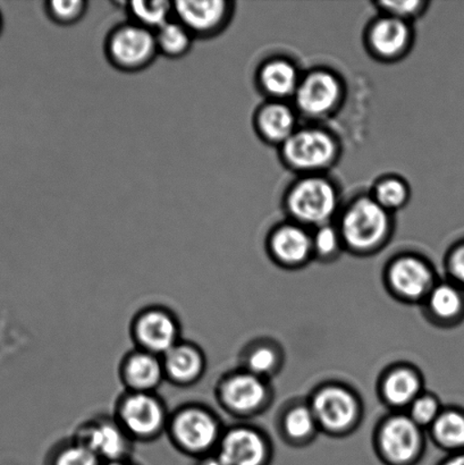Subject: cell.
Listing matches in <instances>:
<instances>
[{
    "label": "cell",
    "mask_w": 464,
    "mask_h": 465,
    "mask_svg": "<svg viewBox=\"0 0 464 465\" xmlns=\"http://www.w3.org/2000/svg\"><path fill=\"white\" fill-rule=\"evenodd\" d=\"M224 430L215 410L202 402H186L171 411L165 436L177 452L199 461L216 453Z\"/></svg>",
    "instance_id": "cell-1"
},
{
    "label": "cell",
    "mask_w": 464,
    "mask_h": 465,
    "mask_svg": "<svg viewBox=\"0 0 464 465\" xmlns=\"http://www.w3.org/2000/svg\"><path fill=\"white\" fill-rule=\"evenodd\" d=\"M113 416L135 444H150L166 435L171 410L158 393L124 391L115 401Z\"/></svg>",
    "instance_id": "cell-2"
},
{
    "label": "cell",
    "mask_w": 464,
    "mask_h": 465,
    "mask_svg": "<svg viewBox=\"0 0 464 465\" xmlns=\"http://www.w3.org/2000/svg\"><path fill=\"white\" fill-rule=\"evenodd\" d=\"M130 337L134 348L163 357L183 340V327L174 310L163 304H149L132 317Z\"/></svg>",
    "instance_id": "cell-3"
},
{
    "label": "cell",
    "mask_w": 464,
    "mask_h": 465,
    "mask_svg": "<svg viewBox=\"0 0 464 465\" xmlns=\"http://www.w3.org/2000/svg\"><path fill=\"white\" fill-rule=\"evenodd\" d=\"M390 229V212L374 198L362 197L345 211L340 234L350 248L368 251L379 246L388 236Z\"/></svg>",
    "instance_id": "cell-4"
},
{
    "label": "cell",
    "mask_w": 464,
    "mask_h": 465,
    "mask_svg": "<svg viewBox=\"0 0 464 465\" xmlns=\"http://www.w3.org/2000/svg\"><path fill=\"white\" fill-rule=\"evenodd\" d=\"M73 437L103 464L133 459L135 443L113 414H97L76 427Z\"/></svg>",
    "instance_id": "cell-5"
},
{
    "label": "cell",
    "mask_w": 464,
    "mask_h": 465,
    "mask_svg": "<svg viewBox=\"0 0 464 465\" xmlns=\"http://www.w3.org/2000/svg\"><path fill=\"white\" fill-rule=\"evenodd\" d=\"M286 206L298 222L321 227L338 211V191L324 177L308 176L292 186Z\"/></svg>",
    "instance_id": "cell-6"
},
{
    "label": "cell",
    "mask_w": 464,
    "mask_h": 465,
    "mask_svg": "<svg viewBox=\"0 0 464 465\" xmlns=\"http://www.w3.org/2000/svg\"><path fill=\"white\" fill-rule=\"evenodd\" d=\"M104 48L109 62L125 72L143 70L158 54L154 32L131 21L111 32Z\"/></svg>",
    "instance_id": "cell-7"
},
{
    "label": "cell",
    "mask_w": 464,
    "mask_h": 465,
    "mask_svg": "<svg viewBox=\"0 0 464 465\" xmlns=\"http://www.w3.org/2000/svg\"><path fill=\"white\" fill-rule=\"evenodd\" d=\"M216 402L234 417H247L265 402L267 387L262 378L247 371L226 372L216 382Z\"/></svg>",
    "instance_id": "cell-8"
},
{
    "label": "cell",
    "mask_w": 464,
    "mask_h": 465,
    "mask_svg": "<svg viewBox=\"0 0 464 465\" xmlns=\"http://www.w3.org/2000/svg\"><path fill=\"white\" fill-rule=\"evenodd\" d=\"M281 147L285 162L301 172L325 170L335 162L339 149L333 136L320 129L295 131Z\"/></svg>",
    "instance_id": "cell-9"
},
{
    "label": "cell",
    "mask_w": 464,
    "mask_h": 465,
    "mask_svg": "<svg viewBox=\"0 0 464 465\" xmlns=\"http://www.w3.org/2000/svg\"><path fill=\"white\" fill-rule=\"evenodd\" d=\"M233 14V3L226 0H177L174 17L194 39H209L225 29Z\"/></svg>",
    "instance_id": "cell-10"
},
{
    "label": "cell",
    "mask_w": 464,
    "mask_h": 465,
    "mask_svg": "<svg viewBox=\"0 0 464 465\" xmlns=\"http://www.w3.org/2000/svg\"><path fill=\"white\" fill-rule=\"evenodd\" d=\"M295 103L308 117L320 118L333 112L342 97V84L333 73L315 71L300 81Z\"/></svg>",
    "instance_id": "cell-11"
},
{
    "label": "cell",
    "mask_w": 464,
    "mask_h": 465,
    "mask_svg": "<svg viewBox=\"0 0 464 465\" xmlns=\"http://www.w3.org/2000/svg\"><path fill=\"white\" fill-rule=\"evenodd\" d=\"M162 359L166 382L179 389L193 387L206 375L207 354L195 341H180Z\"/></svg>",
    "instance_id": "cell-12"
},
{
    "label": "cell",
    "mask_w": 464,
    "mask_h": 465,
    "mask_svg": "<svg viewBox=\"0 0 464 465\" xmlns=\"http://www.w3.org/2000/svg\"><path fill=\"white\" fill-rule=\"evenodd\" d=\"M118 378L124 391L158 393L165 380L162 357L133 348L123 355Z\"/></svg>",
    "instance_id": "cell-13"
},
{
    "label": "cell",
    "mask_w": 464,
    "mask_h": 465,
    "mask_svg": "<svg viewBox=\"0 0 464 465\" xmlns=\"http://www.w3.org/2000/svg\"><path fill=\"white\" fill-rule=\"evenodd\" d=\"M380 453L390 465H410L421 450L420 426L411 418L394 417L381 428Z\"/></svg>",
    "instance_id": "cell-14"
},
{
    "label": "cell",
    "mask_w": 464,
    "mask_h": 465,
    "mask_svg": "<svg viewBox=\"0 0 464 465\" xmlns=\"http://www.w3.org/2000/svg\"><path fill=\"white\" fill-rule=\"evenodd\" d=\"M215 455L225 465H266L268 448L261 432L236 425L225 428Z\"/></svg>",
    "instance_id": "cell-15"
},
{
    "label": "cell",
    "mask_w": 464,
    "mask_h": 465,
    "mask_svg": "<svg viewBox=\"0 0 464 465\" xmlns=\"http://www.w3.org/2000/svg\"><path fill=\"white\" fill-rule=\"evenodd\" d=\"M317 422L330 430H343L356 420L358 404L350 391L341 387H326L312 402Z\"/></svg>",
    "instance_id": "cell-16"
},
{
    "label": "cell",
    "mask_w": 464,
    "mask_h": 465,
    "mask_svg": "<svg viewBox=\"0 0 464 465\" xmlns=\"http://www.w3.org/2000/svg\"><path fill=\"white\" fill-rule=\"evenodd\" d=\"M411 36V29L407 21L385 15L372 25L368 43L377 56L394 59L407 52Z\"/></svg>",
    "instance_id": "cell-17"
},
{
    "label": "cell",
    "mask_w": 464,
    "mask_h": 465,
    "mask_svg": "<svg viewBox=\"0 0 464 465\" xmlns=\"http://www.w3.org/2000/svg\"><path fill=\"white\" fill-rule=\"evenodd\" d=\"M429 266L416 257H402L390 268V282L393 289L409 299H417L429 291L431 282Z\"/></svg>",
    "instance_id": "cell-18"
},
{
    "label": "cell",
    "mask_w": 464,
    "mask_h": 465,
    "mask_svg": "<svg viewBox=\"0 0 464 465\" xmlns=\"http://www.w3.org/2000/svg\"><path fill=\"white\" fill-rule=\"evenodd\" d=\"M271 250L281 262L286 264L302 263L309 257L312 237L302 227L283 225L271 237Z\"/></svg>",
    "instance_id": "cell-19"
},
{
    "label": "cell",
    "mask_w": 464,
    "mask_h": 465,
    "mask_svg": "<svg viewBox=\"0 0 464 465\" xmlns=\"http://www.w3.org/2000/svg\"><path fill=\"white\" fill-rule=\"evenodd\" d=\"M295 115L289 106L281 103H271L259 109L256 126L259 134L268 143L283 144L294 134Z\"/></svg>",
    "instance_id": "cell-20"
},
{
    "label": "cell",
    "mask_w": 464,
    "mask_h": 465,
    "mask_svg": "<svg viewBox=\"0 0 464 465\" xmlns=\"http://www.w3.org/2000/svg\"><path fill=\"white\" fill-rule=\"evenodd\" d=\"M258 79L262 90L277 99L295 94L301 81L297 68L285 59H274L263 64Z\"/></svg>",
    "instance_id": "cell-21"
},
{
    "label": "cell",
    "mask_w": 464,
    "mask_h": 465,
    "mask_svg": "<svg viewBox=\"0 0 464 465\" xmlns=\"http://www.w3.org/2000/svg\"><path fill=\"white\" fill-rule=\"evenodd\" d=\"M126 8L131 22L153 32L174 18V2L168 0H133Z\"/></svg>",
    "instance_id": "cell-22"
},
{
    "label": "cell",
    "mask_w": 464,
    "mask_h": 465,
    "mask_svg": "<svg viewBox=\"0 0 464 465\" xmlns=\"http://www.w3.org/2000/svg\"><path fill=\"white\" fill-rule=\"evenodd\" d=\"M154 38H156L158 54L168 58L185 56L194 41L191 32L175 17L154 32Z\"/></svg>",
    "instance_id": "cell-23"
},
{
    "label": "cell",
    "mask_w": 464,
    "mask_h": 465,
    "mask_svg": "<svg viewBox=\"0 0 464 465\" xmlns=\"http://www.w3.org/2000/svg\"><path fill=\"white\" fill-rule=\"evenodd\" d=\"M43 465H103L85 446L70 436L56 441L45 453Z\"/></svg>",
    "instance_id": "cell-24"
},
{
    "label": "cell",
    "mask_w": 464,
    "mask_h": 465,
    "mask_svg": "<svg viewBox=\"0 0 464 465\" xmlns=\"http://www.w3.org/2000/svg\"><path fill=\"white\" fill-rule=\"evenodd\" d=\"M421 382L415 372L399 369L390 373L384 382L386 400L393 405L411 404L420 396Z\"/></svg>",
    "instance_id": "cell-25"
},
{
    "label": "cell",
    "mask_w": 464,
    "mask_h": 465,
    "mask_svg": "<svg viewBox=\"0 0 464 465\" xmlns=\"http://www.w3.org/2000/svg\"><path fill=\"white\" fill-rule=\"evenodd\" d=\"M434 436L443 448L464 450V414L459 411L440 413L433 423Z\"/></svg>",
    "instance_id": "cell-26"
},
{
    "label": "cell",
    "mask_w": 464,
    "mask_h": 465,
    "mask_svg": "<svg viewBox=\"0 0 464 465\" xmlns=\"http://www.w3.org/2000/svg\"><path fill=\"white\" fill-rule=\"evenodd\" d=\"M464 299L460 291L451 284H440L431 290L429 307L440 319H453L463 312Z\"/></svg>",
    "instance_id": "cell-27"
},
{
    "label": "cell",
    "mask_w": 464,
    "mask_h": 465,
    "mask_svg": "<svg viewBox=\"0 0 464 465\" xmlns=\"http://www.w3.org/2000/svg\"><path fill=\"white\" fill-rule=\"evenodd\" d=\"M377 203L386 211H395L407 203L409 198V189L406 182L397 179V177H389L376 185L374 197Z\"/></svg>",
    "instance_id": "cell-28"
},
{
    "label": "cell",
    "mask_w": 464,
    "mask_h": 465,
    "mask_svg": "<svg viewBox=\"0 0 464 465\" xmlns=\"http://www.w3.org/2000/svg\"><path fill=\"white\" fill-rule=\"evenodd\" d=\"M86 9L85 0H50L45 4V13L59 25H75L84 18Z\"/></svg>",
    "instance_id": "cell-29"
},
{
    "label": "cell",
    "mask_w": 464,
    "mask_h": 465,
    "mask_svg": "<svg viewBox=\"0 0 464 465\" xmlns=\"http://www.w3.org/2000/svg\"><path fill=\"white\" fill-rule=\"evenodd\" d=\"M316 417L311 409L298 407L285 418V430L293 439H306L316 428Z\"/></svg>",
    "instance_id": "cell-30"
},
{
    "label": "cell",
    "mask_w": 464,
    "mask_h": 465,
    "mask_svg": "<svg viewBox=\"0 0 464 465\" xmlns=\"http://www.w3.org/2000/svg\"><path fill=\"white\" fill-rule=\"evenodd\" d=\"M275 362L276 355L271 349L267 348V346H256L244 355V371L262 377V375L271 371Z\"/></svg>",
    "instance_id": "cell-31"
},
{
    "label": "cell",
    "mask_w": 464,
    "mask_h": 465,
    "mask_svg": "<svg viewBox=\"0 0 464 465\" xmlns=\"http://www.w3.org/2000/svg\"><path fill=\"white\" fill-rule=\"evenodd\" d=\"M439 401L433 396H418L411 403V419L418 426L434 423L439 416Z\"/></svg>",
    "instance_id": "cell-32"
},
{
    "label": "cell",
    "mask_w": 464,
    "mask_h": 465,
    "mask_svg": "<svg viewBox=\"0 0 464 465\" xmlns=\"http://www.w3.org/2000/svg\"><path fill=\"white\" fill-rule=\"evenodd\" d=\"M341 240L342 237H341L340 231L329 224L322 225L312 237L313 249L321 255H331L340 248Z\"/></svg>",
    "instance_id": "cell-33"
},
{
    "label": "cell",
    "mask_w": 464,
    "mask_h": 465,
    "mask_svg": "<svg viewBox=\"0 0 464 465\" xmlns=\"http://www.w3.org/2000/svg\"><path fill=\"white\" fill-rule=\"evenodd\" d=\"M380 6L386 13V15L400 18L407 21L415 17L425 8L426 4L422 2H383Z\"/></svg>",
    "instance_id": "cell-34"
},
{
    "label": "cell",
    "mask_w": 464,
    "mask_h": 465,
    "mask_svg": "<svg viewBox=\"0 0 464 465\" xmlns=\"http://www.w3.org/2000/svg\"><path fill=\"white\" fill-rule=\"evenodd\" d=\"M449 268L454 280L464 285V240L453 249L449 255Z\"/></svg>",
    "instance_id": "cell-35"
},
{
    "label": "cell",
    "mask_w": 464,
    "mask_h": 465,
    "mask_svg": "<svg viewBox=\"0 0 464 465\" xmlns=\"http://www.w3.org/2000/svg\"><path fill=\"white\" fill-rule=\"evenodd\" d=\"M440 465H464V452L454 454L453 457Z\"/></svg>",
    "instance_id": "cell-36"
},
{
    "label": "cell",
    "mask_w": 464,
    "mask_h": 465,
    "mask_svg": "<svg viewBox=\"0 0 464 465\" xmlns=\"http://www.w3.org/2000/svg\"><path fill=\"white\" fill-rule=\"evenodd\" d=\"M197 465H224V464H222L220 461V460L213 457V458H209V459L203 460V461L199 462Z\"/></svg>",
    "instance_id": "cell-37"
},
{
    "label": "cell",
    "mask_w": 464,
    "mask_h": 465,
    "mask_svg": "<svg viewBox=\"0 0 464 465\" xmlns=\"http://www.w3.org/2000/svg\"><path fill=\"white\" fill-rule=\"evenodd\" d=\"M103 465H140L138 462H135L133 459L124 460V461L112 462L106 463Z\"/></svg>",
    "instance_id": "cell-38"
},
{
    "label": "cell",
    "mask_w": 464,
    "mask_h": 465,
    "mask_svg": "<svg viewBox=\"0 0 464 465\" xmlns=\"http://www.w3.org/2000/svg\"><path fill=\"white\" fill-rule=\"evenodd\" d=\"M2 29H3V18H2V14H0V32H2Z\"/></svg>",
    "instance_id": "cell-39"
}]
</instances>
